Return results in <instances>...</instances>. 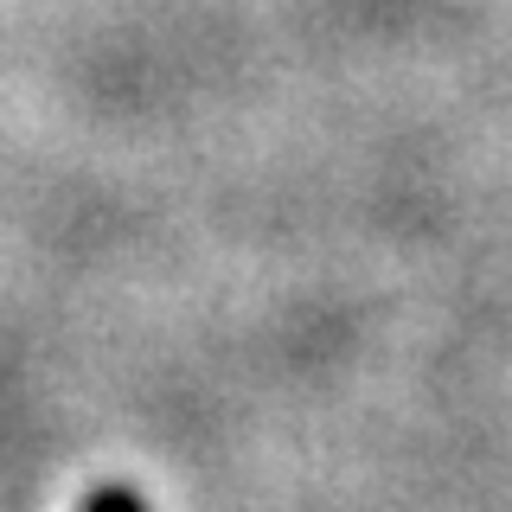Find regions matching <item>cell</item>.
Returning <instances> with one entry per match:
<instances>
[{"instance_id":"6da1fadb","label":"cell","mask_w":512,"mask_h":512,"mask_svg":"<svg viewBox=\"0 0 512 512\" xmlns=\"http://www.w3.org/2000/svg\"><path fill=\"white\" fill-rule=\"evenodd\" d=\"M84 512H148V506H141L128 487H96L90 500H84Z\"/></svg>"}]
</instances>
